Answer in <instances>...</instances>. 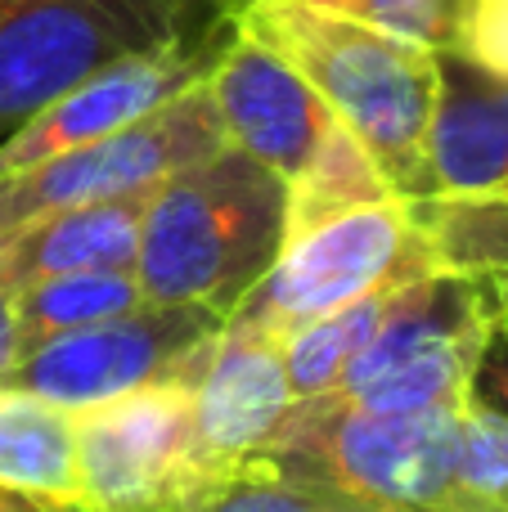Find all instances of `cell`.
Masks as SVG:
<instances>
[{"label": "cell", "mask_w": 508, "mask_h": 512, "mask_svg": "<svg viewBox=\"0 0 508 512\" xmlns=\"http://www.w3.org/2000/svg\"><path fill=\"white\" fill-rule=\"evenodd\" d=\"M239 27L311 81L401 203L432 198L428 126L437 108L441 50L315 9L306 0L261 5L243 14Z\"/></svg>", "instance_id": "1"}, {"label": "cell", "mask_w": 508, "mask_h": 512, "mask_svg": "<svg viewBox=\"0 0 508 512\" xmlns=\"http://www.w3.org/2000/svg\"><path fill=\"white\" fill-rule=\"evenodd\" d=\"M288 185L230 149L167 176L149 198L135 279L153 306L230 315L284 248Z\"/></svg>", "instance_id": "2"}, {"label": "cell", "mask_w": 508, "mask_h": 512, "mask_svg": "<svg viewBox=\"0 0 508 512\" xmlns=\"http://www.w3.org/2000/svg\"><path fill=\"white\" fill-rule=\"evenodd\" d=\"M464 405L468 400L360 414L324 400H297L261 459L387 512H486L459 486Z\"/></svg>", "instance_id": "3"}, {"label": "cell", "mask_w": 508, "mask_h": 512, "mask_svg": "<svg viewBox=\"0 0 508 512\" xmlns=\"http://www.w3.org/2000/svg\"><path fill=\"white\" fill-rule=\"evenodd\" d=\"M500 301V279L446 265L396 283L374 337L320 400L360 414H401L468 400V378Z\"/></svg>", "instance_id": "4"}, {"label": "cell", "mask_w": 508, "mask_h": 512, "mask_svg": "<svg viewBox=\"0 0 508 512\" xmlns=\"http://www.w3.org/2000/svg\"><path fill=\"white\" fill-rule=\"evenodd\" d=\"M212 18L203 0H0V144L99 68Z\"/></svg>", "instance_id": "5"}, {"label": "cell", "mask_w": 508, "mask_h": 512, "mask_svg": "<svg viewBox=\"0 0 508 512\" xmlns=\"http://www.w3.org/2000/svg\"><path fill=\"white\" fill-rule=\"evenodd\" d=\"M437 265L441 261L414 221L410 203L401 198L369 203L288 239L275 265L257 279V288L225 315V324L284 342L297 328L342 310L347 301L419 279Z\"/></svg>", "instance_id": "6"}, {"label": "cell", "mask_w": 508, "mask_h": 512, "mask_svg": "<svg viewBox=\"0 0 508 512\" xmlns=\"http://www.w3.org/2000/svg\"><path fill=\"white\" fill-rule=\"evenodd\" d=\"M225 319L203 306H144L90 328H72L18 355L0 387L54 409H86L162 382L194 387Z\"/></svg>", "instance_id": "7"}, {"label": "cell", "mask_w": 508, "mask_h": 512, "mask_svg": "<svg viewBox=\"0 0 508 512\" xmlns=\"http://www.w3.org/2000/svg\"><path fill=\"white\" fill-rule=\"evenodd\" d=\"M225 149V126L212 104V90L194 86L167 99L126 131H113L95 144L41 162V167L0 176V243L23 225L41 221L63 207L104 203L158 189L167 176L194 167Z\"/></svg>", "instance_id": "8"}, {"label": "cell", "mask_w": 508, "mask_h": 512, "mask_svg": "<svg viewBox=\"0 0 508 512\" xmlns=\"http://www.w3.org/2000/svg\"><path fill=\"white\" fill-rule=\"evenodd\" d=\"M81 512H176L198 490L194 387L162 382L104 405L72 409Z\"/></svg>", "instance_id": "9"}, {"label": "cell", "mask_w": 508, "mask_h": 512, "mask_svg": "<svg viewBox=\"0 0 508 512\" xmlns=\"http://www.w3.org/2000/svg\"><path fill=\"white\" fill-rule=\"evenodd\" d=\"M234 32H239V23L212 18L194 36H180V41L158 45V50L126 54V59L99 68L95 77H86L77 90L54 99L41 117H32L23 131L0 144V176L41 167L59 153H72L81 144L126 131L140 117H149L153 108H162L167 99L203 86L212 77V68L221 63L225 45L234 41Z\"/></svg>", "instance_id": "10"}, {"label": "cell", "mask_w": 508, "mask_h": 512, "mask_svg": "<svg viewBox=\"0 0 508 512\" xmlns=\"http://www.w3.org/2000/svg\"><path fill=\"white\" fill-rule=\"evenodd\" d=\"M207 90L221 113L225 144L270 167L284 185L302 176L338 131H347L311 81L243 27L225 45Z\"/></svg>", "instance_id": "11"}, {"label": "cell", "mask_w": 508, "mask_h": 512, "mask_svg": "<svg viewBox=\"0 0 508 512\" xmlns=\"http://www.w3.org/2000/svg\"><path fill=\"white\" fill-rule=\"evenodd\" d=\"M293 405L297 396L288 387L284 342L270 333L221 324L194 382L189 463L198 486L261 459L270 441L284 432Z\"/></svg>", "instance_id": "12"}, {"label": "cell", "mask_w": 508, "mask_h": 512, "mask_svg": "<svg viewBox=\"0 0 508 512\" xmlns=\"http://www.w3.org/2000/svg\"><path fill=\"white\" fill-rule=\"evenodd\" d=\"M437 68L428 126L432 198L508 194V77H495L459 50H441Z\"/></svg>", "instance_id": "13"}, {"label": "cell", "mask_w": 508, "mask_h": 512, "mask_svg": "<svg viewBox=\"0 0 508 512\" xmlns=\"http://www.w3.org/2000/svg\"><path fill=\"white\" fill-rule=\"evenodd\" d=\"M153 189L126 198H104V203H81L50 212L41 221L23 225L0 243V279L9 288H27L59 274H86V270H135L140 252L144 212H149Z\"/></svg>", "instance_id": "14"}, {"label": "cell", "mask_w": 508, "mask_h": 512, "mask_svg": "<svg viewBox=\"0 0 508 512\" xmlns=\"http://www.w3.org/2000/svg\"><path fill=\"white\" fill-rule=\"evenodd\" d=\"M0 490L45 508H81L68 409L0 387Z\"/></svg>", "instance_id": "15"}, {"label": "cell", "mask_w": 508, "mask_h": 512, "mask_svg": "<svg viewBox=\"0 0 508 512\" xmlns=\"http://www.w3.org/2000/svg\"><path fill=\"white\" fill-rule=\"evenodd\" d=\"M135 306H144L135 270L59 274V279L27 283V288L14 292L23 351L36 342H50V337H59V333H72V328H90V324H104V319H117Z\"/></svg>", "instance_id": "16"}, {"label": "cell", "mask_w": 508, "mask_h": 512, "mask_svg": "<svg viewBox=\"0 0 508 512\" xmlns=\"http://www.w3.org/2000/svg\"><path fill=\"white\" fill-rule=\"evenodd\" d=\"M387 198H396V194L387 189L374 158L360 149V140L351 131H338V140H333L302 176L288 180L284 243L315 230V225L333 221V216H347L369 203H387Z\"/></svg>", "instance_id": "17"}, {"label": "cell", "mask_w": 508, "mask_h": 512, "mask_svg": "<svg viewBox=\"0 0 508 512\" xmlns=\"http://www.w3.org/2000/svg\"><path fill=\"white\" fill-rule=\"evenodd\" d=\"M176 512H387L378 504L333 490L324 481L293 477L266 459H252L243 468L203 481Z\"/></svg>", "instance_id": "18"}, {"label": "cell", "mask_w": 508, "mask_h": 512, "mask_svg": "<svg viewBox=\"0 0 508 512\" xmlns=\"http://www.w3.org/2000/svg\"><path fill=\"white\" fill-rule=\"evenodd\" d=\"M387 297H392V288H378L369 297L347 301L333 315L315 319V324L297 328L293 337H284V369L297 400H320L338 387V378L356 360V351L374 337Z\"/></svg>", "instance_id": "19"}, {"label": "cell", "mask_w": 508, "mask_h": 512, "mask_svg": "<svg viewBox=\"0 0 508 512\" xmlns=\"http://www.w3.org/2000/svg\"><path fill=\"white\" fill-rule=\"evenodd\" d=\"M306 5L383 27V32L419 41L428 50H459L473 0H306Z\"/></svg>", "instance_id": "20"}, {"label": "cell", "mask_w": 508, "mask_h": 512, "mask_svg": "<svg viewBox=\"0 0 508 512\" xmlns=\"http://www.w3.org/2000/svg\"><path fill=\"white\" fill-rule=\"evenodd\" d=\"M459 486L486 512H508V423L473 400L459 414Z\"/></svg>", "instance_id": "21"}, {"label": "cell", "mask_w": 508, "mask_h": 512, "mask_svg": "<svg viewBox=\"0 0 508 512\" xmlns=\"http://www.w3.org/2000/svg\"><path fill=\"white\" fill-rule=\"evenodd\" d=\"M468 400H473L477 409H486V414H500L508 423V288H504V301L491 315V328H486V337H482L473 378H468Z\"/></svg>", "instance_id": "22"}, {"label": "cell", "mask_w": 508, "mask_h": 512, "mask_svg": "<svg viewBox=\"0 0 508 512\" xmlns=\"http://www.w3.org/2000/svg\"><path fill=\"white\" fill-rule=\"evenodd\" d=\"M459 54L482 63L495 77H508V0H473Z\"/></svg>", "instance_id": "23"}, {"label": "cell", "mask_w": 508, "mask_h": 512, "mask_svg": "<svg viewBox=\"0 0 508 512\" xmlns=\"http://www.w3.org/2000/svg\"><path fill=\"white\" fill-rule=\"evenodd\" d=\"M23 355V337H18V310H14V288L0 279V382Z\"/></svg>", "instance_id": "24"}, {"label": "cell", "mask_w": 508, "mask_h": 512, "mask_svg": "<svg viewBox=\"0 0 508 512\" xmlns=\"http://www.w3.org/2000/svg\"><path fill=\"white\" fill-rule=\"evenodd\" d=\"M207 9H212L216 18H230V23H239L243 14H252V9H261V5H275V0H203Z\"/></svg>", "instance_id": "25"}, {"label": "cell", "mask_w": 508, "mask_h": 512, "mask_svg": "<svg viewBox=\"0 0 508 512\" xmlns=\"http://www.w3.org/2000/svg\"><path fill=\"white\" fill-rule=\"evenodd\" d=\"M36 508H45V504H32V499L14 495V490H0V512H36Z\"/></svg>", "instance_id": "26"}, {"label": "cell", "mask_w": 508, "mask_h": 512, "mask_svg": "<svg viewBox=\"0 0 508 512\" xmlns=\"http://www.w3.org/2000/svg\"><path fill=\"white\" fill-rule=\"evenodd\" d=\"M36 512H81V508H36Z\"/></svg>", "instance_id": "27"}]
</instances>
